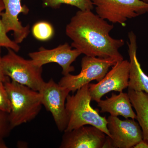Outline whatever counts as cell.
I'll use <instances>...</instances> for the list:
<instances>
[{
    "mask_svg": "<svg viewBox=\"0 0 148 148\" xmlns=\"http://www.w3.org/2000/svg\"><path fill=\"white\" fill-rule=\"evenodd\" d=\"M114 27L92 10H79L67 24L66 33L73 41L72 47L82 54L118 62L123 60L119 50L125 42L110 36Z\"/></svg>",
    "mask_w": 148,
    "mask_h": 148,
    "instance_id": "6da1fadb",
    "label": "cell"
},
{
    "mask_svg": "<svg viewBox=\"0 0 148 148\" xmlns=\"http://www.w3.org/2000/svg\"><path fill=\"white\" fill-rule=\"evenodd\" d=\"M4 84L10 101L9 116L12 129L34 119L42 106L40 92L10 79Z\"/></svg>",
    "mask_w": 148,
    "mask_h": 148,
    "instance_id": "7a4b0ae2",
    "label": "cell"
},
{
    "mask_svg": "<svg viewBox=\"0 0 148 148\" xmlns=\"http://www.w3.org/2000/svg\"><path fill=\"white\" fill-rule=\"evenodd\" d=\"M88 84L77 90L75 95H69L66 98V110L68 123L64 132L69 131L84 125H93L110 137L107 127L106 116L100 115L96 109L90 106L92 101Z\"/></svg>",
    "mask_w": 148,
    "mask_h": 148,
    "instance_id": "3957f363",
    "label": "cell"
},
{
    "mask_svg": "<svg viewBox=\"0 0 148 148\" xmlns=\"http://www.w3.org/2000/svg\"><path fill=\"white\" fill-rule=\"evenodd\" d=\"M1 58L4 73L12 80L39 91L45 82L43 79L42 67L35 65L33 61L19 56L11 49Z\"/></svg>",
    "mask_w": 148,
    "mask_h": 148,
    "instance_id": "277c9868",
    "label": "cell"
},
{
    "mask_svg": "<svg viewBox=\"0 0 148 148\" xmlns=\"http://www.w3.org/2000/svg\"><path fill=\"white\" fill-rule=\"evenodd\" d=\"M96 14L113 24L126 26L127 19L148 12V3L143 0H91Z\"/></svg>",
    "mask_w": 148,
    "mask_h": 148,
    "instance_id": "5b68a950",
    "label": "cell"
},
{
    "mask_svg": "<svg viewBox=\"0 0 148 148\" xmlns=\"http://www.w3.org/2000/svg\"><path fill=\"white\" fill-rule=\"evenodd\" d=\"M116 62L110 58L85 56L82 59L80 73L77 75L70 73L64 75L58 84L68 88L70 92H75L92 81L100 82L108 73L110 68Z\"/></svg>",
    "mask_w": 148,
    "mask_h": 148,
    "instance_id": "8992f818",
    "label": "cell"
},
{
    "mask_svg": "<svg viewBox=\"0 0 148 148\" xmlns=\"http://www.w3.org/2000/svg\"><path fill=\"white\" fill-rule=\"evenodd\" d=\"M38 92L42 106L52 114L58 130L64 132L68 123L66 103L70 90L51 79L44 83Z\"/></svg>",
    "mask_w": 148,
    "mask_h": 148,
    "instance_id": "52a82bcc",
    "label": "cell"
},
{
    "mask_svg": "<svg viewBox=\"0 0 148 148\" xmlns=\"http://www.w3.org/2000/svg\"><path fill=\"white\" fill-rule=\"evenodd\" d=\"M130 69V64L127 60L118 61L98 83H89V91L92 101L98 103L108 92H123L128 87Z\"/></svg>",
    "mask_w": 148,
    "mask_h": 148,
    "instance_id": "ba28073f",
    "label": "cell"
},
{
    "mask_svg": "<svg viewBox=\"0 0 148 148\" xmlns=\"http://www.w3.org/2000/svg\"><path fill=\"white\" fill-rule=\"evenodd\" d=\"M107 120L112 148H133L143 140L142 130L135 119L122 120L118 116L110 115Z\"/></svg>",
    "mask_w": 148,
    "mask_h": 148,
    "instance_id": "9c48e42d",
    "label": "cell"
},
{
    "mask_svg": "<svg viewBox=\"0 0 148 148\" xmlns=\"http://www.w3.org/2000/svg\"><path fill=\"white\" fill-rule=\"evenodd\" d=\"M82 53L76 49H73L67 43L51 49L40 48L37 51L29 53V57L35 65L42 67L45 64L55 63L61 66L62 74L66 75L75 71L71 66L73 62Z\"/></svg>",
    "mask_w": 148,
    "mask_h": 148,
    "instance_id": "30bf717a",
    "label": "cell"
},
{
    "mask_svg": "<svg viewBox=\"0 0 148 148\" xmlns=\"http://www.w3.org/2000/svg\"><path fill=\"white\" fill-rule=\"evenodd\" d=\"M64 132L60 148H103L107 137L101 130L89 125Z\"/></svg>",
    "mask_w": 148,
    "mask_h": 148,
    "instance_id": "8fae6325",
    "label": "cell"
},
{
    "mask_svg": "<svg viewBox=\"0 0 148 148\" xmlns=\"http://www.w3.org/2000/svg\"><path fill=\"white\" fill-rule=\"evenodd\" d=\"M5 6V12L1 14V18L6 32H13L14 41L21 43L29 35V25L22 26L18 19L19 14H27L29 10L25 5H22L21 0H2Z\"/></svg>",
    "mask_w": 148,
    "mask_h": 148,
    "instance_id": "7c38bea8",
    "label": "cell"
},
{
    "mask_svg": "<svg viewBox=\"0 0 148 148\" xmlns=\"http://www.w3.org/2000/svg\"><path fill=\"white\" fill-rule=\"evenodd\" d=\"M129 42H127L128 53L130 69L128 89L138 91H145L148 94V76L141 68L137 56V37L131 31L128 33Z\"/></svg>",
    "mask_w": 148,
    "mask_h": 148,
    "instance_id": "4fadbf2b",
    "label": "cell"
},
{
    "mask_svg": "<svg viewBox=\"0 0 148 148\" xmlns=\"http://www.w3.org/2000/svg\"><path fill=\"white\" fill-rule=\"evenodd\" d=\"M101 112H108L112 116H121L125 119H137V115L132 108V105L127 93L119 92L118 95L112 93L110 97L98 102Z\"/></svg>",
    "mask_w": 148,
    "mask_h": 148,
    "instance_id": "5bb4252c",
    "label": "cell"
},
{
    "mask_svg": "<svg viewBox=\"0 0 148 148\" xmlns=\"http://www.w3.org/2000/svg\"><path fill=\"white\" fill-rule=\"evenodd\" d=\"M127 94L136 111V120L142 128L143 140L148 142V94L144 91L130 89Z\"/></svg>",
    "mask_w": 148,
    "mask_h": 148,
    "instance_id": "9a60e30c",
    "label": "cell"
},
{
    "mask_svg": "<svg viewBox=\"0 0 148 148\" xmlns=\"http://www.w3.org/2000/svg\"><path fill=\"white\" fill-rule=\"evenodd\" d=\"M43 3L53 8H59L62 4L69 5L82 11L92 10L94 7L91 0H43Z\"/></svg>",
    "mask_w": 148,
    "mask_h": 148,
    "instance_id": "2e32d148",
    "label": "cell"
},
{
    "mask_svg": "<svg viewBox=\"0 0 148 148\" xmlns=\"http://www.w3.org/2000/svg\"><path fill=\"white\" fill-rule=\"evenodd\" d=\"M32 34L34 37L40 41H47L53 36L54 30L51 24L46 21H40L33 26Z\"/></svg>",
    "mask_w": 148,
    "mask_h": 148,
    "instance_id": "e0dca14e",
    "label": "cell"
},
{
    "mask_svg": "<svg viewBox=\"0 0 148 148\" xmlns=\"http://www.w3.org/2000/svg\"><path fill=\"white\" fill-rule=\"evenodd\" d=\"M4 10H5L4 5L2 0H0V48L4 47L11 49L17 52L20 50V46L9 38L3 26L1 14Z\"/></svg>",
    "mask_w": 148,
    "mask_h": 148,
    "instance_id": "ac0fdd59",
    "label": "cell"
},
{
    "mask_svg": "<svg viewBox=\"0 0 148 148\" xmlns=\"http://www.w3.org/2000/svg\"><path fill=\"white\" fill-rule=\"evenodd\" d=\"M12 130L9 113L0 110V148H8L5 139L9 136Z\"/></svg>",
    "mask_w": 148,
    "mask_h": 148,
    "instance_id": "d6986e66",
    "label": "cell"
},
{
    "mask_svg": "<svg viewBox=\"0 0 148 148\" xmlns=\"http://www.w3.org/2000/svg\"><path fill=\"white\" fill-rule=\"evenodd\" d=\"M0 110L9 113L10 104L4 83L0 82Z\"/></svg>",
    "mask_w": 148,
    "mask_h": 148,
    "instance_id": "ffe728a7",
    "label": "cell"
},
{
    "mask_svg": "<svg viewBox=\"0 0 148 148\" xmlns=\"http://www.w3.org/2000/svg\"><path fill=\"white\" fill-rule=\"evenodd\" d=\"M1 48H0V82H5L7 81L10 79L9 77L6 76L4 73L1 66Z\"/></svg>",
    "mask_w": 148,
    "mask_h": 148,
    "instance_id": "44dd1931",
    "label": "cell"
},
{
    "mask_svg": "<svg viewBox=\"0 0 148 148\" xmlns=\"http://www.w3.org/2000/svg\"><path fill=\"white\" fill-rule=\"evenodd\" d=\"M134 148H148V142L145 140H142L137 145H135Z\"/></svg>",
    "mask_w": 148,
    "mask_h": 148,
    "instance_id": "7402d4cb",
    "label": "cell"
},
{
    "mask_svg": "<svg viewBox=\"0 0 148 148\" xmlns=\"http://www.w3.org/2000/svg\"><path fill=\"white\" fill-rule=\"evenodd\" d=\"M143 1L147 3H148V0H143Z\"/></svg>",
    "mask_w": 148,
    "mask_h": 148,
    "instance_id": "603a6c76",
    "label": "cell"
}]
</instances>
